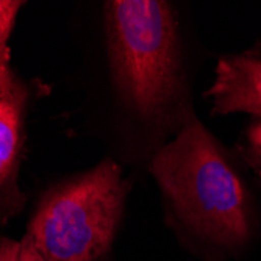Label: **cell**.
<instances>
[{
  "mask_svg": "<svg viewBox=\"0 0 261 261\" xmlns=\"http://www.w3.org/2000/svg\"><path fill=\"white\" fill-rule=\"evenodd\" d=\"M125 197L121 169L105 160L41 199L25 233L49 261H99L110 249Z\"/></svg>",
  "mask_w": 261,
  "mask_h": 261,
  "instance_id": "obj_2",
  "label": "cell"
},
{
  "mask_svg": "<svg viewBox=\"0 0 261 261\" xmlns=\"http://www.w3.org/2000/svg\"><path fill=\"white\" fill-rule=\"evenodd\" d=\"M11 52L0 61V218L17 213L23 197L17 188V169L23 149L29 91L11 69Z\"/></svg>",
  "mask_w": 261,
  "mask_h": 261,
  "instance_id": "obj_4",
  "label": "cell"
},
{
  "mask_svg": "<svg viewBox=\"0 0 261 261\" xmlns=\"http://www.w3.org/2000/svg\"><path fill=\"white\" fill-rule=\"evenodd\" d=\"M116 80L138 113L158 114L178 86L177 30L166 2L113 0L105 4Z\"/></svg>",
  "mask_w": 261,
  "mask_h": 261,
  "instance_id": "obj_3",
  "label": "cell"
},
{
  "mask_svg": "<svg viewBox=\"0 0 261 261\" xmlns=\"http://www.w3.org/2000/svg\"><path fill=\"white\" fill-rule=\"evenodd\" d=\"M19 261H49V259H45V258L36 250V247L32 244V241L27 238V236H23V240L20 241Z\"/></svg>",
  "mask_w": 261,
  "mask_h": 261,
  "instance_id": "obj_9",
  "label": "cell"
},
{
  "mask_svg": "<svg viewBox=\"0 0 261 261\" xmlns=\"http://www.w3.org/2000/svg\"><path fill=\"white\" fill-rule=\"evenodd\" d=\"M208 94L218 114L244 111L261 117V55L221 58L215 85Z\"/></svg>",
  "mask_w": 261,
  "mask_h": 261,
  "instance_id": "obj_5",
  "label": "cell"
},
{
  "mask_svg": "<svg viewBox=\"0 0 261 261\" xmlns=\"http://www.w3.org/2000/svg\"><path fill=\"white\" fill-rule=\"evenodd\" d=\"M246 155L247 160L261 171V121L255 122L247 130Z\"/></svg>",
  "mask_w": 261,
  "mask_h": 261,
  "instance_id": "obj_7",
  "label": "cell"
},
{
  "mask_svg": "<svg viewBox=\"0 0 261 261\" xmlns=\"http://www.w3.org/2000/svg\"><path fill=\"white\" fill-rule=\"evenodd\" d=\"M22 5L19 0H0V61L10 52L8 39Z\"/></svg>",
  "mask_w": 261,
  "mask_h": 261,
  "instance_id": "obj_6",
  "label": "cell"
},
{
  "mask_svg": "<svg viewBox=\"0 0 261 261\" xmlns=\"http://www.w3.org/2000/svg\"><path fill=\"white\" fill-rule=\"evenodd\" d=\"M150 172L188 227L225 247L250 234L249 191L208 130L191 117L152 160Z\"/></svg>",
  "mask_w": 261,
  "mask_h": 261,
  "instance_id": "obj_1",
  "label": "cell"
},
{
  "mask_svg": "<svg viewBox=\"0 0 261 261\" xmlns=\"http://www.w3.org/2000/svg\"><path fill=\"white\" fill-rule=\"evenodd\" d=\"M20 241L0 238V261H19Z\"/></svg>",
  "mask_w": 261,
  "mask_h": 261,
  "instance_id": "obj_8",
  "label": "cell"
}]
</instances>
